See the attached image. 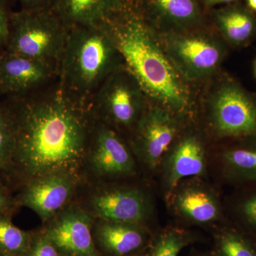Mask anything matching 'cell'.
<instances>
[{
    "label": "cell",
    "instance_id": "cell-1",
    "mask_svg": "<svg viewBox=\"0 0 256 256\" xmlns=\"http://www.w3.org/2000/svg\"><path fill=\"white\" fill-rule=\"evenodd\" d=\"M4 100L14 129L6 185L22 188L46 175L76 174L95 126L88 102L66 92L58 78L36 92Z\"/></svg>",
    "mask_w": 256,
    "mask_h": 256
},
{
    "label": "cell",
    "instance_id": "cell-2",
    "mask_svg": "<svg viewBox=\"0 0 256 256\" xmlns=\"http://www.w3.org/2000/svg\"><path fill=\"white\" fill-rule=\"evenodd\" d=\"M104 25L124 66L146 96L172 110H184L188 105L186 89L149 26L132 5H124Z\"/></svg>",
    "mask_w": 256,
    "mask_h": 256
},
{
    "label": "cell",
    "instance_id": "cell-3",
    "mask_svg": "<svg viewBox=\"0 0 256 256\" xmlns=\"http://www.w3.org/2000/svg\"><path fill=\"white\" fill-rule=\"evenodd\" d=\"M124 64L104 24L68 28L58 64L62 88L88 102L102 82Z\"/></svg>",
    "mask_w": 256,
    "mask_h": 256
},
{
    "label": "cell",
    "instance_id": "cell-4",
    "mask_svg": "<svg viewBox=\"0 0 256 256\" xmlns=\"http://www.w3.org/2000/svg\"><path fill=\"white\" fill-rule=\"evenodd\" d=\"M68 28L50 8L12 12L5 50L57 66Z\"/></svg>",
    "mask_w": 256,
    "mask_h": 256
},
{
    "label": "cell",
    "instance_id": "cell-5",
    "mask_svg": "<svg viewBox=\"0 0 256 256\" xmlns=\"http://www.w3.org/2000/svg\"><path fill=\"white\" fill-rule=\"evenodd\" d=\"M144 96L137 80L124 66L102 82L88 104L94 118L98 116L112 124L130 126L142 116Z\"/></svg>",
    "mask_w": 256,
    "mask_h": 256
},
{
    "label": "cell",
    "instance_id": "cell-6",
    "mask_svg": "<svg viewBox=\"0 0 256 256\" xmlns=\"http://www.w3.org/2000/svg\"><path fill=\"white\" fill-rule=\"evenodd\" d=\"M57 66L4 50L0 52V96L26 95L58 78Z\"/></svg>",
    "mask_w": 256,
    "mask_h": 256
},
{
    "label": "cell",
    "instance_id": "cell-7",
    "mask_svg": "<svg viewBox=\"0 0 256 256\" xmlns=\"http://www.w3.org/2000/svg\"><path fill=\"white\" fill-rule=\"evenodd\" d=\"M74 173H58L31 180L22 186L16 198L18 206L31 208L44 223L50 222L66 207L76 188Z\"/></svg>",
    "mask_w": 256,
    "mask_h": 256
},
{
    "label": "cell",
    "instance_id": "cell-8",
    "mask_svg": "<svg viewBox=\"0 0 256 256\" xmlns=\"http://www.w3.org/2000/svg\"><path fill=\"white\" fill-rule=\"evenodd\" d=\"M92 216L80 207H66L50 220L45 234L66 256H100L92 234Z\"/></svg>",
    "mask_w": 256,
    "mask_h": 256
},
{
    "label": "cell",
    "instance_id": "cell-9",
    "mask_svg": "<svg viewBox=\"0 0 256 256\" xmlns=\"http://www.w3.org/2000/svg\"><path fill=\"white\" fill-rule=\"evenodd\" d=\"M213 118L222 136L256 134V102L238 86L227 84L214 96Z\"/></svg>",
    "mask_w": 256,
    "mask_h": 256
},
{
    "label": "cell",
    "instance_id": "cell-10",
    "mask_svg": "<svg viewBox=\"0 0 256 256\" xmlns=\"http://www.w3.org/2000/svg\"><path fill=\"white\" fill-rule=\"evenodd\" d=\"M87 154L92 169L100 176H126L134 172L136 164L130 152L107 124H95Z\"/></svg>",
    "mask_w": 256,
    "mask_h": 256
},
{
    "label": "cell",
    "instance_id": "cell-11",
    "mask_svg": "<svg viewBox=\"0 0 256 256\" xmlns=\"http://www.w3.org/2000/svg\"><path fill=\"white\" fill-rule=\"evenodd\" d=\"M92 214L100 220L140 224L148 214V203L142 192L132 188L102 190L92 196Z\"/></svg>",
    "mask_w": 256,
    "mask_h": 256
},
{
    "label": "cell",
    "instance_id": "cell-12",
    "mask_svg": "<svg viewBox=\"0 0 256 256\" xmlns=\"http://www.w3.org/2000/svg\"><path fill=\"white\" fill-rule=\"evenodd\" d=\"M170 50L178 66L192 77L210 73L222 57L220 46L203 36L174 37L170 40Z\"/></svg>",
    "mask_w": 256,
    "mask_h": 256
},
{
    "label": "cell",
    "instance_id": "cell-13",
    "mask_svg": "<svg viewBox=\"0 0 256 256\" xmlns=\"http://www.w3.org/2000/svg\"><path fill=\"white\" fill-rule=\"evenodd\" d=\"M137 124L138 149L146 162L156 166L174 139V121L168 112L154 109L142 114Z\"/></svg>",
    "mask_w": 256,
    "mask_h": 256
},
{
    "label": "cell",
    "instance_id": "cell-14",
    "mask_svg": "<svg viewBox=\"0 0 256 256\" xmlns=\"http://www.w3.org/2000/svg\"><path fill=\"white\" fill-rule=\"evenodd\" d=\"M95 242L110 256L138 254L148 242V234L140 224L100 220L94 229Z\"/></svg>",
    "mask_w": 256,
    "mask_h": 256
},
{
    "label": "cell",
    "instance_id": "cell-15",
    "mask_svg": "<svg viewBox=\"0 0 256 256\" xmlns=\"http://www.w3.org/2000/svg\"><path fill=\"white\" fill-rule=\"evenodd\" d=\"M124 4L120 0H53L50 8L70 28L102 24Z\"/></svg>",
    "mask_w": 256,
    "mask_h": 256
},
{
    "label": "cell",
    "instance_id": "cell-16",
    "mask_svg": "<svg viewBox=\"0 0 256 256\" xmlns=\"http://www.w3.org/2000/svg\"><path fill=\"white\" fill-rule=\"evenodd\" d=\"M204 169V151L201 143L194 137L185 138L170 158L168 174L170 188H175L182 178L203 174Z\"/></svg>",
    "mask_w": 256,
    "mask_h": 256
},
{
    "label": "cell",
    "instance_id": "cell-17",
    "mask_svg": "<svg viewBox=\"0 0 256 256\" xmlns=\"http://www.w3.org/2000/svg\"><path fill=\"white\" fill-rule=\"evenodd\" d=\"M218 24L225 36L234 43L246 42L255 32L254 16L244 8H230L217 14Z\"/></svg>",
    "mask_w": 256,
    "mask_h": 256
},
{
    "label": "cell",
    "instance_id": "cell-18",
    "mask_svg": "<svg viewBox=\"0 0 256 256\" xmlns=\"http://www.w3.org/2000/svg\"><path fill=\"white\" fill-rule=\"evenodd\" d=\"M180 210L191 220L198 223H208L216 218L218 206L214 200L205 192L188 190L178 196Z\"/></svg>",
    "mask_w": 256,
    "mask_h": 256
},
{
    "label": "cell",
    "instance_id": "cell-19",
    "mask_svg": "<svg viewBox=\"0 0 256 256\" xmlns=\"http://www.w3.org/2000/svg\"><path fill=\"white\" fill-rule=\"evenodd\" d=\"M12 215L0 214V252L14 256H26L34 234L13 224Z\"/></svg>",
    "mask_w": 256,
    "mask_h": 256
},
{
    "label": "cell",
    "instance_id": "cell-20",
    "mask_svg": "<svg viewBox=\"0 0 256 256\" xmlns=\"http://www.w3.org/2000/svg\"><path fill=\"white\" fill-rule=\"evenodd\" d=\"M194 240V238L188 232L168 229L160 233L151 242L146 256H178L184 248Z\"/></svg>",
    "mask_w": 256,
    "mask_h": 256
},
{
    "label": "cell",
    "instance_id": "cell-21",
    "mask_svg": "<svg viewBox=\"0 0 256 256\" xmlns=\"http://www.w3.org/2000/svg\"><path fill=\"white\" fill-rule=\"evenodd\" d=\"M152 8L174 22H193L200 15L196 0H148Z\"/></svg>",
    "mask_w": 256,
    "mask_h": 256
},
{
    "label": "cell",
    "instance_id": "cell-22",
    "mask_svg": "<svg viewBox=\"0 0 256 256\" xmlns=\"http://www.w3.org/2000/svg\"><path fill=\"white\" fill-rule=\"evenodd\" d=\"M14 148L12 117L5 100L0 102V178L6 180Z\"/></svg>",
    "mask_w": 256,
    "mask_h": 256
},
{
    "label": "cell",
    "instance_id": "cell-23",
    "mask_svg": "<svg viewBox=\"0 0 256 256\" xmlns=\"http://www.w3.org/2000/svg\"><path fill=\"white\" fill-rule=\"evenodd\" d=\"M216 256H256L254 249L236 234H222L216 242Z\"/></svg>",
    "mask_w": 256,
    "mask_h": 256
},
{
    "label": "cell",
    "instance_id": "cell-24",
    "mask_svg": "<svg viewBox=\"0 0 256 256\" xmlns=\"http://www.w3.org/2000/svg\"><path fill=\"white\" fill-rule=\"evenodd\" d=\"M26 256H66L47 236L44 232L34 234Z\"/></svg>",
    "mask_w": 256,
    "mask_h": 256
},
{
    "label": "cell",
    "instance_id": "cell-25",
    "mask_svg": "<svg viewBox=\"0 0 256 256\" xmlns=\"http://www.w3.org/2000/svg\"><path fill=\"white\" fill-rule=\"evenodd\" d=\"M226 160L235 168L256 172V150H234L226 154Z\"/></svg>",
    "mask_w": 256,
    "mask_h": 256
},
{
    "label": "cell",
    "instance_id": "cell-26",
    "mask_svg": "<svg viewBox=\"0 0 256 256\" xmlns=\"http://www.w3.org/2000/svg\"><path fill=\"white\" fill-rule=\"evenodd\" d=\"M8 0H0V52L6 48L9 40L10 16Z\"/></svg>",
    "mask_w": 256,
    "mask_h": 256
},
{
    "label": "cell",
    "instance_id": "cell-27",
    "mask_svg": "<svg viewBox=\"0 0 256 256\" xmlns=\"http://www.w3.org/2000/svg\"><path fill=\"white\" fill-rule=\"evenodd\" d=\"M18 206L16 198L12 196L9 186L0 178V214H12Z\"/></svg>",
    "mask_w": 256,
    "mask_h": 256
},
{
    "label": "cell",
    "instance_id": "cell-28",
    "mask_svg": "<svg viewBox=\"0 0 256 256\" xmlns=\"http://www.w3.org/2000/svg\"><path fill=\"white\" fill-rule=\"evenodd\" d=\"M22 9L35 10L50 8L53 0H20Z\"/></svg>",
    "mask_w": 256,
    "mask_h": 256
},
{
    "label": "cell",
    "instance_id": "cell-29",
    "mask_svg": "<svg viewBox=\"0 0 256 256\" xmlns=\"http://www.w3.org/2000/svg\"><path fill=\"white\" fill-rule=\"evenodd\" d=\"M244 210L247 216L256 223V198L248 200L244 205Z\"/></svg>",
    "mask_w": 256,
    "mask_h": 256
},
{
    "label": "cell",
    "instance_id": "cell-30",
    "mask_svg": "<svg viewBox=\"0 0 256 256\" xmlns=\"http://www.w3.org/2000/svg\"><path fill=\"white\" fill-rule=\"evenodd\" d=\"M204 3L208 5H214L217 4H222V3H228L235 0H202Z\"/></svg>",
    "mask_w": 256,
    "mask_h": 256
},
{
    "label": "cell",
    "instance_id": "cell-31",
    "mask_svg": "<svg viewBox=\"0 0 256 256\" xmlns=\"http://www.w3.org/2000/svg\"><path fill=\"white\" fill-rule=\"evenodd\" d=\"M248 4L252 10L256 11V0H248Z\"/></svg>",
    "mask_w": 256,
    "mask_h": 256
},
{
    "label": "cell",
    "instance_id": "cell-32",
    "mask_svg": "<svg viewBox=\"0 0 256 256\" xmlns=\"http://www.w3.org/2000/svg\"><path fill=\"white\" fill-rule=\"evenodd\" d=\"M120 1L124 3V4H131L130 2V0H120Z\"/></svg>",
    "mask_w": 256,
    "mask_h": 256
},
{
    "label": "cell",
    "instance_id": "cell-33",
    "mask_svg": "<svg viewBox=\"0 0 256 256\" xmlns=\"http://www.w3.org/2000/svg\"><path fill=\"white\" fill-rule=\"evenodd\" d=\"M0 256H14L10 255V254H1V252H0Z\"/></svg>",
    "mask_w": 256,
    "mask_h": 256
},
{
    "label": "cell",
    "instance_id": "cell-34",
    "mask_svg": "<svg viewBox=\"0 0 256 256\" xmlns=\"http://www.w3.org/2000/svg\"><path fill=\"white\" fill-rule=\"evenodd\" d=\"M128 256H142L141 255V254H140L139 252H138V254H132V255Z\"/></svg>",
    "mask_w": 256,
    "mask_h": 256
}]
</instances>
